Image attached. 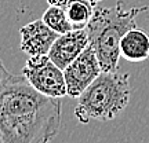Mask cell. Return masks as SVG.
Listing matches in <instances>:
<instances>
[{"mask_svg": "<svg viewBox=\"0 0 149 143\" xmlns=\"http://www.w3.org/2000/svg\"><path fill=\"white\" fill-rule=\"evenodd\" d=\"M61 128V99L40 94L22 76L0 87V135L4 143H48Z\"/></svg>", "mask_w": 149, "mask_h": 143, "instance_id": "6da1fadb", "label": "cell"}, {"mask_svg": "<svg viewBox=\"0 0 149 143\" xmlns=\"http://www.w3.org/2000/svg\"><path fill=\"white\" fill-rule=\"evenodd\" d=\"M148 8L149 6L124 10L123 3L119 1L113 7L97 8L94 11V15L86 29L90 37V46L95 51L102 72L117 70L120 59V40L126 32L137 28L135 17Z\"/></svg>", "mask_w": 149, "mask_h": 143, "instance_id": "7a4b0ae2", "label": "cell"}, {"mask_svg": "<svg viewBox=\"0 0 149 143\" xmlns=\"http://www.w3.org/2000/svg\"><path fill=\"white\" fill-rule=\"evenodd\" d=\"M130 96V74L102 72L77 98L74 116L81 124L111 121L127 107Z\"/></svg>", "mask_w": 149, "mask_h": 143, "instance_id": "3957f363", "label": "cell"}, {"mask_svg": "<svg viewBox=\"0 0 149 143\" xmlns=\"http://www.w3.org/2000/svg\"><path fill=\"white\" fill-rule=\"evenodd\" d=\"M22 76L43 95L57 99L68 95L64 70L50 59L48 54L28 57L25 66L22 68Z\"/></svg>", "mask_w": 149, "mask_h": 143, "instance_id": "277c9868", "label": "cell"}, {"mask_svg": "<svg viewBox=\"0 0 149 143\" xmlns=\"http://www.w3.org/2000/svg\"><path fill=\"white\" fill-rule=\"evenodd\" d=\"M102 73V68L97 58L94 48L88 46L72 64L64 69L68 95L70 98H79L81 92Z\"/></svg>", "mask_w": 149, "mask_h": 143, "instance_id": "5b68a950", "label": "cell"}, {"mask_svg": "<svg viewBox=\"0 0 149 143\" xmlns=\"http://www.w3.org/2000/svg\"><path fill=\"white\" fill-rule=\"evenodd\" d=\"M88 46H90V37L87 29L86 28L73 29L57 37L48 53V57L59 69L64 70Z\"/></svg>", "mask_w": 149, "mask_h": 143, "instance_id": "8992f818", "label": "cell"}, {"mask_svg": "<svg viewBox=\"0 0 149 143\" xmlns=\"http://www.w3.org/2000/svg\"><path fill=\"white\" fill-rule=\"evenodd\" d=\"M58 36V33L48 28L43 19H36L19 29V47L28 57L48 54Z\"/></svg>", "mask_w": 149, "mask_h": 143, "instance_id": "52a82bcc", "label": "cell"}, {"mask_svg": "<svg viewBox=\"0 0 149 143\" xmlns=\"http://www.w3.org/2000/svg\"><path fill=\"white\" fill-rule=\"evenodd\" d=\"M120 57L128 62H144L149 58V36L148 33L133 28L120 40Z\"/></svg>", "mask_w": 149, "mask_h": 143, "instance_id": "ba28073f", "label": "cell"}, {"mask_svg": "<svg viewBox=\"0 0 149 143\" xmlns=\"http://www.w3.org/2000/svg\"><path fill=\"white\" fill-rule=\"evenodd\" d=\"M73 29H83L94 15V6L90 0H68L64 6Z\"/></svg>", "mask_w": 149, "mask_h": 143, "instance_id": "9c48e42d", "label": "cell"}, {"mask_svg": "<svg viewBox=\"0 0 149 143\" xmlns=\"http://www.w3.org/2000/svg\"><path fill=\"white\" fill-rule=\"evenodd\" d=\"M42 19L48 28H51L58 35L73 30V26H72L69 18L66 15V11L62 6H50L44 11Z\"/></svg>", "mask_w": 149, "mask_h": 143, "instance_id": "30bf717a", "label": "cell"}, {"mask_svg": "<svg viewBox=\"0 0 149 143\" xmlns=\"http://www.w3.org/2000/svg\"><path fill=\"white\" fill-rule=\"evenodd\" d=\"M10 72L6 69V66H4V64H3V61L0 59V87H1V84L6 81V79L10 76Z\"/></svg>", "mask_w": 149, "mask_h": 143, "instance_id": "8fae6325", "label": "cell"}, {"mask_svg": "<svg viewBox=\"0 0 149 143\" xmlns=\"http://www.w3.org/2000/svg\"><path fill=\"white\" fill-rule=\"evenodd\" d=\"M47 1L50 6H62V7H64L68 0H47Z\"/></svg>", "mask_w": 149, "mask_h": 143, "instance_id": "7c38bea8", "label": "cell"}, {"mask_svg": "<svg viewBox=\"0 0 149 143\" xmlns=\"http://www.w3.org/2000/svg\"><path fill=\"white\" fill-rule=\"evenodd\" d=\"M0 143H4V140H3V138H1V135H0Z\"/></svg>", "mask_w": 149, "mask_h": 143, "instance_id": "4fadbf2b", "label": "cell"}]
</instances>
